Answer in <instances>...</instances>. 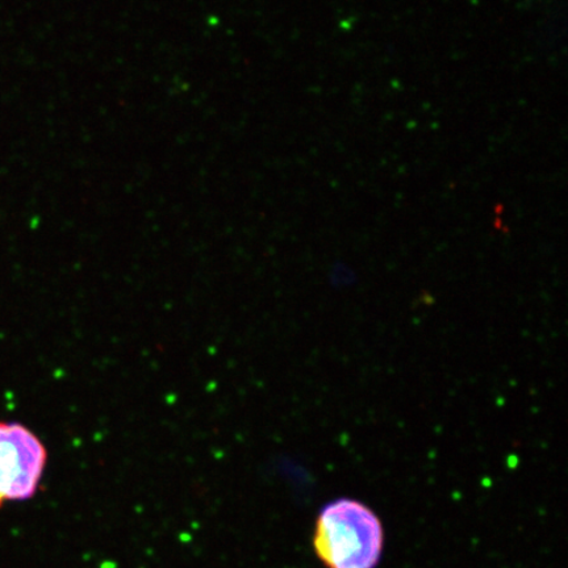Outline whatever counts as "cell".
Instances as JSON below:
<instances>
[{"instance_id":"cell-1","label":"cell","mask_w":568,"mask_h":568,"mask_svg":"<svg viewBox=\"0 0 568 568\" xmlns=\"http://www.w3.org/2000/svg\"><path fill=\"white\" fill-rule=\"evenodd\" d=\"M314 548L326 568H376L385 548V529L366 504L341 497L320 510Z\"/></svg>"},{"instance_id":"cell-2","label":"cell","mask_w":568,"mask_h":568,"mask_svg":"<svg viewBox=\"0 0 568 568\" xmlns=\"http://www.w3.org/2000/svg\"><path fill=\"white\" fill-rule=\"evenodd\" d=\"M47 460L45 445L30 428L0 422V508L38 493Z\"/></svg>"}]
</instances>
